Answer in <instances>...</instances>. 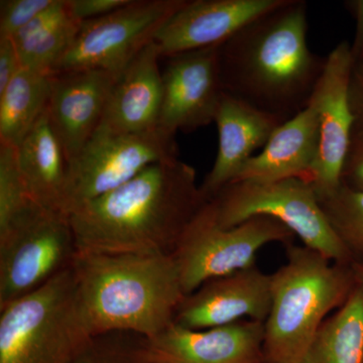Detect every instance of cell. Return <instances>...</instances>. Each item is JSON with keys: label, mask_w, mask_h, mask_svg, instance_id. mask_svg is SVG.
Returning a JSON list of instances; mask_svg holds the SVG:
<instances>
[{"label": "cell", "mask_w": 363, "mask_h": 363, "mask_svg": "<svg viewBox=\"0 0 363 363\" xmlns=\"http://www.w3.org/2000/svg\"><path fill=\"white\" fill-rule=\"evenodd\" d=\"M319 201L353 264L363 262V190L341 184L337 190Z\"/></svg>", "instance_id": "cb8c5ba5"}, {"label": "cell", "mask_w": 363, "mask_h": 363, "mask_svg": "<svg viewBox=\"0 0 363 363\" xmlns=\"http://www.w3.org/2000/svg\"><path fill=\"white\" fill-rule=\"evenodd\" d=\"M353 67L351 45L342 40L326 57L324 70L310 100L319 114L320 147L309 183L319 199L332 194L341 185L343 164L355 126L350 104Z\"/></svg>", "instance_id": "8fae6325"}, {"label": "cell", "mask_w": 363, "mask_h": 363, "mask_svg": "<svg viewBox=\"0 0 363 363\" xmlns=\"http://www.w3.org/2000/svg\"><path fill=\"white\" fill-rule=\"evenodd\" d=\"M351 269L354 277L355 285L359 286L363 291V262H355L351 264Z\"/></svg>", "instance_id": "d6a6232c"}, {"label": "cell", "mask_w": 363, "mask_h": 363, "mask_svg": "<svg viewBox=\"0 0 363 363\" xmlns=\"http://www.w3.org/2000/svg\"><path fill=\"white\" fill-rule=\"evenodd\" d=\"M320 147L319 114L309 105L279 125L259 154L248 160L233 182H309Z\"/></svg>", "instance_id": "d6986e66"}, {"label": "cell", "mask_w": 363, "mask_h": 363, "mask_svg": "<svg viewBox=\"0 0 363 363\" xmlns=\"http://www.w3.org/2000/svg\"><path fill=\"white\" fill-rule=\"evenodd\" d=\"M264 323H235L192 330L171 325L147 339L150 363H257L264 354Z\"/></svg>", "instance_id": "9a60e30c"}, {"label": "cell", "mask_w": 363, "mask_h": 363, "mask_svg": "<svg viewBox=\"0 0 363 363\" xmlns=\"http://www.w3.org/2000/svg\"><path fill=\"white\" fill-rule=\"evenodd\" d=\"M350 104L355 124L363 126V59L355 62L350 81Z\"/></svg>", "instance_id": "4dcf8cb0"}, {"label": "cell", "mask_w": 363, "mask_h": 363, "mask_svg": "<svg viewBox=\"0 0 363 363\" xmlns=\"http://www.w3.org/2000/svg\"><path fill=\"white\" fill-rule=\"evenodd\" d=\"M186 0H130L112 13L83 21L54 74L102 70L121 74L155 40Z\"/></svg>", "instance_id": "30bf717a"}, {"label": "cell", "mask_w": 363, "mask_h": 363, "mask_svg": "<svg viewBox=\"0 0 363 363\" xmlns=\"http://www.w3.org/2000/svg\"><path fill=\"white\" fill-rule=\"evenodd\" d=\"M178 157L176 135L162 128L119 133L98 126L68 162L63 212L66 216L91 200L135 178L150 164Z\"/></svg>", "instance_id": "9c48e42d"}, {"label": "cell", "mask_w": 363, "mask_h": 363, "mask_svg": "<svg viewBox=\"0 0 363 363\" xmlns=\"http://www.w3.org/2000/svg\"><path fill=\"white\" fill-rule=\"evenodd\" d=\"M272 304V274L257 264L210 279L185 296L174 324L204 330L242 320L266 322Z\"/></svg>", "instance_id": "4fadbf2b"}, {"label": "cell", "mask_w": 363, "mask_h": 363, "mask_svg": "<svg viewBox=\"0 0 363 363\" xmlns=\"http://www.w3.org/2000/svg\"><path fill=\"white\" fill-rule=\"evenodd\" d=\"M286 0H186L155 35L162 58L221 45Z\"/></svg>", "instance_id": "5bb4252c"}, {"label": "cell", "mask_w": 363, "mask_h": 363, "mask_svg": "<svg viewBox=\"0 0 363 363\" xmlns=\"http://www.w3.org/2000/svg\"><path fill=\"white\" fill-rule=\"evenodd\" d=\"M219 52L217 45L167 58L160 128L176 135L179 130L192 133L214 123L224 93Z\"/></svg>", "instance_id": "7c38bea8"}, {"label": "cell", "mask_w": 363, "mask_h": 363, "mask_svg": "<svg viewBox=\"0 0 363 363\" xmlns=\"http://www.w3.org/2000/svg\"><path fill=\"white\" fill-rule=\"evenodd\" d=\"M159 45L152 40L117 78L100 128L119 133H140L159 128L162 79Z\"/></svg>", "instance_id": "ac0fdd59"}, {"label": "cell", "mask_w": 363, "mask_h": 363, "mask_svg": "<svg viewBox=\"0 0 363 363\" xmlns=\"http://www.w3.org/2000/svg\"><path fill=\"white\" fill-rule=\"evenodd\" d=\"M217 223L223 228L240 225L255 216H269L288 227L305 247L335 264L351 267L352 259L334 233L316 191L309 182L240 181L222 189L213 199Z\"/></svg>", "instance_id": "8992f818"}, {"label": "cell", "mask_w": 363, "mask_h": 363, "mask_svg": "<svg viewBox=\"0 0 363 363\" xmlns=\"http://www.w3.org/2000/svg\"><path fill=\"white\" fill-rule=\"evenodd\" d=\"M355 286L351 267L289 243L286 264L272 274L271 309L264 322L267 362L301 363L321 325Z\"/></svg>", "instance_id": "277c9868"}, {"label": "cell", "mask_w": 363, "mask_h": 363, "mask_svg": "<svg viewBox=\"0 0 363 363\" xmlns=\"http://www.w3.org/2000/svg\"><path fill=\"white\" fill-rule=\"evenodd\" d=\"M55 0H1L0 38L13 39Z\"/></svg>", "instance_id": "4316f807"}, {"label": "cell", "mask_w": 363, "mask_h": 363, "mask_svg": "<svg viewBox=\"0 0 363 363\" xmlns=\"http://www.w3.org/2000/svg\"><path fill=\"white\" fill-rule=\"evenodd\" d=\"M214 123L218 130V152L213 167L200 185L207 202L235 180L255 156L253 152L262 149L286 121L224 92Z\"/></svg>", "instance_id": "e0dca14e"}, {"label": "cell", "mask_w": 363, "mask_h": 363, "mask_svg": "<svg viewBox=\"0 0 363 363\" xmlns=\"http://www.w3.org/2000/svg\"><path fill=\"white\" fill-rule=\"evenodd\" d=\"M33 204L18 168L16 147L0 145V233H6Z\"/></svg>", "instance_id": "d4e9b609"}, {"label": "cell", "mask_w": 363, "mask_h": 363, "mask_svg": "<svg viewBox=\"0 0 363 363\" xmlns=\"http://www.w3.org/2000/svg\"><path fill=\"white\" fill-rule=\"evenodd\" d=\"M119 75L102 70L52 75L48 111L67 162L77 156L96 131Z\"/></svg>", "instance_id": "2e32d148"}, {"label": "cell", "mask_w": 363, "mask_h": 363, "mask_svg": "<svg viewBox=\"0 0 363 363\" xmlns=\"http://www.w3.org/2000/svg\"><path fill=\"white\" fill-rule=\"evenodd\" d=\"M345 6L355 20L354 40L350 44L355 63L363 59V0L346 1Z\"/></svg>", "instance_id": "1f68e13d"}, {"label": "cell", "mask_w": 363, "mask_h": 363, "mask_svg": "<svg viewBox=\"0 0 363 363\" xmlns=\"http://www.w3.org/2000/svg\"><path fill=\"white\" fill-rule=\"evenodd\" d=\"M307 13L306 1L286 0L222 44L224 92L284 121L304 111L326 63L308 45Z\"/></svg>", "instance_id": "7a4b0ae2"}, {"label": "cell", "mask_w": 363, "mask_h": 363, "mask_svg": "<svg viewBox=\"0 0 363 363\" xmlns=\"http://www.w3.org/2000/svg\"><path fill=\"white\" fill-rule=\"evenodd\" d=\"M81 23L72 16L68 0H55L13 38L23 68L52 75L77 37Z\"/></svg>", "instance_id": "44dd1931"}, {"label": "cell", "mask_w": 363, "mask_h": 363, "mask_svg": "<svg viewBox=\"0 0 363 363\" xmlns=\"http://www.w3.org/2000/svg\"><path fill=\"white\" fill-rule=\"evenodd\" d=\"M74 277L92 335L157 337L185 298L173 255L77 253Z\"/></svg>", "instance_id": "3957f363"}, {"label": "cell", "mask_w": 363, "mask_h": 363, "mask_svg": "<svg viewBox=\"0 0 363 363\" xmlns=\"http://www.w3.org/2000/svg\"><path fill=\"white\" fill-rule=\"evenodd\" d=\"M295 234L269 216H255L240 225L217 223L213 205L205 203L184 231L173 253L185 296L210 279L255 266L269 243L289 245Z\"/></svg>", "instance_id": "52a82bcc"}, {"label": "cell", "mask_w": 363, "mask_h": 363, "mask_svg": "<svg viewBox=\"0 0 363 363\" xmlns=\"http://www.w3.org/2000/svg\"><path fill=\"white\" fill-rule=\"evenodd\" d=\"M77 253L69 217L33 204L0 233V309L70 269Z\"/></svg>", "instance_id": "ba28073f"}, {"label": "cell", "mask_w": 363, "mask_h": 363, "mask_svg": "<svg viewBox=\"0 0 363 363\" xmlns=\"http://www.w3.org/2000/svg\"><path fill=\"white\" fill-rule=\"evenodd\" d=\"M341 184L357 190H363V126L355 124L345 161Z\"/></svg>", "instance_id": "83f0119b"}, {"label": "cell", "mask_w": 363, "mask_h": 363, "mask_svg": "<svg viewBox=\"0 0 363 363\" xmlns=\"http://www.w3.org/2000/svg\"><path fill=\"white\" fill-rule=\"evenodd\" d=\"M93 337L72 267L0 309V363H74Z\"/></svg>", "instance_id": "5b68a950"}, {"label": "cell", "mask_w": 363, "mask_h": 363, "mask_svg": "<svg viewBox=\"0 0 363 363\" xmlns=\"http://www.w3.org/2000/svg\"><path fill=\"white\" fill-rule=\"evenodd\" d=\"M301 363H363V291L325 320Z\"/></svg>", "instance_id": "603a6c76"}, {"label": "cell", "mask_w": 363, "mask_h": 363, "mask_svg": "<svg viewBox=\"0 0 363 363\" xmlns=\"http://www.w3.org/2000/svg\"><path fill=\"white\" fill-rule=\"evenodd\" d=\"M23 68L13 39L0 38V93Z\"/></svg>", "instance_id": "f546056e"}, {"label": "cell", "mask_w": 363, "mask_h": 363, "mask_svg": "<svg viewBox=\"0 0 363 363\" xmlns=\"http://www.w3.org/2000/svg\"><path fill=\"white\" fill-rule=\"evenodd\" d=\"M205 203L195 169L177 157L150 164L69 220L78 253L173 255Z\"/></svg>", "instance_id": "6da1fadb"}, {"label": "cell", "mask_w": 363, "mask_h": 363, "mask_svg": "<svg viewBox=\"0 0 363 363\" xmlns=\"http://www.w3.org/2000/svg\"><path fill=\"white\" fill-rule=\"evenodd\" d=\"M16 150L18 168L30 199L45 209L64 214L68 162L52 128L48 107Z\"/></svg>", "instance_id": "ffe728a7"}, {"label": "cell", "mask_w": 363, "mask_h": 363, "mask_svg": "<svg viewBox=\"0 0 363 363\" xmlns=\"http://www.w3.org/2000/svg\"><path fill=\"white\" fill-rule=\"evenodd\" d=\"M130 0H68L70 13L76 21L101 18L130 4Z\"/></svg>", "instance_id": "f1b7e54d"}, {"label": "cell", "mask_w": 363, "mask_h": 363, "mask_svg": "<svg viewBox=\"0 0 363 363\" xmlns=\"http://www.w3.org/2000/svg\"><path fill=\"white\" fill-rule=\"evenodd\" d=\"M52 75L21 68L0 93V145L18 147L47 109Z\"/></svg>", "instance_id": "7402d4cb"}, {"label": "cell", "mask_w": 363, "mask_h": 363, "mask_svg": "<svg viewBox=\"0 0 363 363\" xmlns=\"http://www.w3.org/2000/svg\"><path fill=\"white\" fill-rule=\"evenodd\" d=\"M74 363H150L147 339L128 332L95 336Z\"/></svg>", "instance_id": "484cf974"}]
</instances>
